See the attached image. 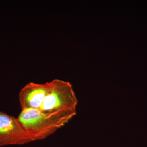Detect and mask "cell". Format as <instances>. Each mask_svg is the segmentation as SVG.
Wrapping results in <instances>:
<instances>
[{
    "instance_id": "7a4b0ae2",
    "label": "cell",
    "mask_w": 147,
    "mask_h": 147,
    "mask_svg": "<svg viewBox=\"0 0 147 147\" xmlns=\"http://www.w3.org/2000/svg\"><path fill=\"white\" fill-rule=\"evenodd\" d=\"M50 82V88L39 110L44 114L62 113L74 117L77 99L71 84L58 79Z\"/></svg>"
},
{
    "instance_id": "6da1fadb",
    "label": "cell",
    "mask_w": 147,
    "mask_h": 147,
    "mask_svg": "<svg viewBox=\"0 0 147 147\" xmlns=\"http://www.w3.org/2000/svg\"><path fill=\"white\" fill-rule=\"evenodd\" d=\"M73 117L62 113L44 114L39 110L28 109L22 110L17 119L34 142L54 134Z\"/></svg>"
},
{
    "instance_id": "277c9868",
    "label": "cell",
    "mask_w": 147,
    "mask_h": 147,
    "mask_svg": "<svg viewBox=\"0 0 147 147\" xmlns=\"http://www.w3.org/2000/svg\"><path fill=\"white\" fill-rule=\"evenodd\" d=\"M50 82L45 84L30 82L21 90L19 100L22 110H39L47 94Z\"/></svg>"
},
{
    "instance_id": "3957f363",
    "label": "cell",
    "mask_w": 147,
    "mask_h": 147,
    "mask_svg": "<svg viewBox=\"0 0 147 147\" xmlns=\"http://www.w3.org/2000/svg\"><path fill=\"white\" fill-rule=\"evenodd\" d=\"M32 142L17 118L0 111V147L23 145Z\"/></svg>"
}]
</instances>
